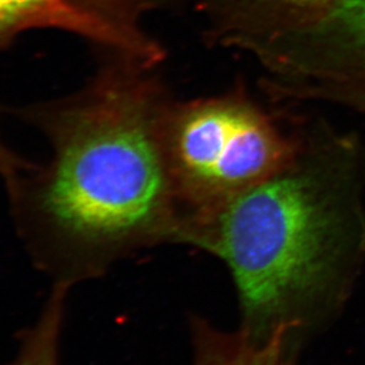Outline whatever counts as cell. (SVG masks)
I'll list each match as a JSON object with an SVG mask.
<instances>
[{"label": "cell", "instance_id": "52a82bcc", "mask_svg": "<svg viewBox=\"0 0 365 365\" xmlns=\"http://www.w3.org/2000/svg\"><path fill=\"white\" fill-rule=\"evenodd\" d=\"M189 327L192 365H298L300 350L284 334L257 341L239 327L223 330L197 314L190 318Z\"/></svg>", "mask_w": 365, "mask_h": 365}, {"label": "cell", "instance_id": "7c38bea8", "mask_svg": "<svg viewBox=\"0 0 365 365\" xmlns=\"http://www.w3.org/2000/svg\"><path fill=\"white\" fill-rule=\"evenodd\" d=\"M190 1L192 0H145V5L148 12H152V11L170 10L177 6H182Z\"/></svg>", "mask_w": 365, "mask_h": 365}, {"label": "cell", "instance_id": "ba28073f", "mask_svg": "<svg viewBox=\"0 0 365 365\" xmlns=\"http://www.w3.org/2000/svg\"><path fill=\"white\" fill-rule=\"evenodd\" d=\"M71 6L105 26L119 43L125 58L150 67L165 60V48L145 30V0H66Z\"/></svg>", "mask_w": 365, "mask_h": 365}, {"label": "cell", "instance_id": "6da1fadb", "mask_svg": "<svg viewBox=\"0 0 365 365\" xmlns=\"http://www.w3.org/2000/svg\"><path fill=\"white\" fill-rule=\"evenodd\" d=\"M102 57L75 94L18 109L51 157L6 187L36 266L71 287L141 250L185 246L165 151L176 98L157 68Z\"/></svg>", "mask_w": 365, "mask_h": 365}, {"label": "cell", "instance_id": "7a4b0ae2", "mask_svg": "<svg viewBox=\"0 0 365 365\" xmlns=\"http://www.w3.org/2000/svg\"><path fill=\"white\" fill-rule=\"evenodd\" d=\"M294 157L193 232L235 284L240 330L295 348L339 314L365 262L364 150L325 121L302 123Z\"/></svg>", "mask_w": 365, "mask_h": 365}, {"label": "cell", "instance_id": "8fae6325", "mask_svg": "<svg viewBox=\"0 0 365 365\" xmlns=\"http://www.w3.org/2000/svg\"><path fill=\"white\" fill-rule=\"evenodd\" d=\"M331 103L343 106L345 108L351 109L365 115V86L341 91Z\"/></svg>", "mask_w": 365, "mask_h": 365}, {"label": "cell", "instance_id": "9c48e42d", "mask_svg": "<svg viewBox=\"0 0 365 365\" xmlns=\"http://www.w3.org/2000/svg\"><path fill=\"white\" fill-rule=\"evenodd\" d=\"M69 288L66 284H53L38 319L21 336L19 351L11 365H58L64 304Z\"/></svg>", "mask_w": 365, "mask_h": 365}, {"label": "cell", "instance_id": "30bf717a", "mask_svg": "<svg viewBox=\"0 0 365 365\" xmlns=\"http://www.w3.org/2000/svg\"><path fill=\"white\" fill-rule=\"evenodd\" d=\"M34 166L35 164L21 158L0 141V176L3 177L6 187L14 184L21 173H26Z\"/></svg>", "mask_w": 365, "mask_h": 365}, {"label": "cell", "instance_id": "8992f818", "mask_svg": "<svg viewBox=\"0 0 365 365\" xmlns=\"http://www.w3.org/2000/svg\"><path fill=\"white\" fill-rule=\"evenodd\" d=\"M50 28L87 39L100 53L123 56L119 43L105 26L66 0H0V53L23 32Z\"/></svg>", "mask_w": 365, "mask_h": 365}, {"label": "cell", "instance_id": "277c9868", "mask_svg": "<svg viewBox=\"0 0 365 365\" xmlns=\"http://www.w3.org/2000/svg\"><path fill=\"white\" fill-rule=\"evenodd\" d=\"M253 57L274 94L330 103L341 91L365 86V0H336L309 24L259 46Z\"/></svg>", "mask_w": 365, "mask_h": 365}, {"label": "cell", "instance_id": "5b68a950", "mask_svg": "<svg viewBox=\"0 0 365 365\" xmlns=\"http://www.w3.org/2000/svg\"><path fill=\"white\" fill-rule=\"evenodd\" d=\"M336 0H192L211 43L252 53L320 17Z\"/></svg>", "mask_w": 365, "mask_h": 365}, {"label": "cell", "instance_id": "3957f363", "mask_svg": "<svg viewBox=\"0 0 365 365\" xmlns=\"http://www.w3.org/2000/svg\"><path fill=\"white\" fill-rule=\"evenodd\" d=\"M299 143V127L284 130L243 87L175 100L166 118L165 151L185 246L200 223L282 169Z\"/></svg>", "mask_w": 365, "mask_h": 365}]
</instances>
